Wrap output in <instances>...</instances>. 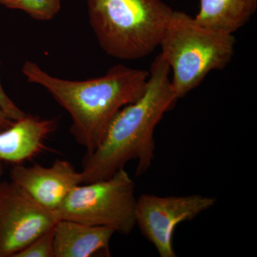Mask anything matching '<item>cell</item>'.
Listing matches in <instances>:
<instances>
[{
	"label": "cell",
	"instance_id": "obj_1",
	"mask_svg": "<svg viewBox=\"0 0 257 257\" xmlns=\"http://www.w3.org/2000/svg\"><path fill=\"white\" fill-rule=\"evenodd\" d=\"M149 73L143 95L116 114L100 145L84 157L82 184L109 178L131 160L138 161L137 176L150 170L155 159V128L178 98L171 83L170 67L160 54Z\"/></svg>",
	"mask_w": 257,
	"mask_h": 257
},
{
	"label": "cell",
	"instance_id": "obj_2",
	"mask_svg": "<svg viewBox=\"0 0 257 257\" xmlns=\"http://www.w3.org/2000/svg\"><path fill=\"white\" fill-rule=\"evenodd\" d=\"M22 72L29 82L45 88L69 113L71 133L85 149L86 155L100 145L116 114L143 95L150 74L149 71L117 64L101 77L67 80L50 75L31 61L24 63Z\"/></svg>",
	"mask_w": 257,
	"mask_h": 257
},
{
	"label": "cell",
	"instance_id": "obj_3",
	"mask_svg": "<svg viewBox=\"0 0 257 257\" xmlns=\"http://www.w3.org/2000/svg\"><path fill=\"white\" fill-rule=\"evenodd\" d=\"M89 23L103 50L135 60L160 45L174 10L162 0H87Z\"/></svg>",
	"mask_w": 257,
	"mask_h": 257
},
{
	"label": "cell",
	"instance_id": "obj_4",
	"mask_svg": "<svg viewBox=\"0 0 257 257\" xmlns=\"http://www.w3.org/2000/svg\"><path fill=\"white\" fill-rule=\"evenodd\" d=\"M234 35L203 26L190 15L174 10L159 47L172 77L177 98L197 88L214 70L225 68L232 60Z\"/></svg>",
	"mask_w": 257,
	"mask_h": 257
},
{
	"label": "cell",
	"instance_id": "obj_5",
	"mask_svg": "<svg viewBox=\"0 0 257 257\" xmlns=\"http://www.w3.org/2000/svg\"><path fill=\"white\" fill-rule=\"evenodd\" d=\"M135 184L124 168L111 177L79 184L57 213L59 219L113 228L128 234L136 226Z\"/></svg>",
	"mask_w": 257,
	"mask_h": 257
},
{
	"label": "cell",
	"instance_id": "obj_6",
	"mask_svg": "<svg viewBox=\"0 0 257 257\" xmlns=\"http://www.w3.org/2000/svg\"><path fill=\"white\" fill-rule=\"evenodd\" d=\"M216 199L200 194L160 197L144 194L137 198L136 226L161 257H176L173 237L176 228L192 221L216 204Z\"/></svg>",
	"mask_w": 257,
	"mask_h": 257
},
{
	"label": "cell",
	"instance_id": "obj_7",
	"mask_svg": "<svg viewBox=\"0 0 257 257\" xmlns=\"http://www.w3.org/2000/svg\"><path fill=\"white\" fill-rule=\"evenodd\" d=\"M59 220L14 182H0V257H14Z\"/></svg>",
	"mask_w": 257,
	"mask_h": 257
},
{
	"label": "cell",
	"instance_id": "obj_8",
	"mask_svg": "<svg viewBox=\"0 0 257 257\" xmlns=\"http://www.w3.org/2000/svg\"><path fill=\"white\" fill-rule=\"evenodd\" d=\"M10 177L34 200L53 211H57L70 192L83 183L81 172L66 160H56L49 167L16 164L10 170Z\"/></svg>",
	"mask_w": 257,
	"mask_h": 257
},
{
	"label": "cell",
	"instance_id": "obj_9",
	"mask_svg": "<svg viewBox=\"0 0 257 257\" xmlns=\"http://www.w3.org/2000/svg\"><path fill=\"white\" fill-rule=\"evenodd\" d=\"M57 127L55 119L27 114L0 132V160L16 165L31 160L45 148V140Z\"/></svg>",
	"mask_w": 257,
	"mask_h": 257
},
{
	"label": "cell",
	"instance_id": "obj_10",
	"mask_svg": "<svg viewBox=\"0 0 257 257\" xmlns=\"http://www.w3.org/2000/svg\"><path fill=\"white\" fill-rule=\"evenodd\" d=\"M115 233L109 226L60 219L55 226L53 257L109 256V243Z\"/></svg>",
	"mask_w": 257,
	"mask_h": 257
},
{
	"label": "cell",
	"instance_id": "obj_11",
	"mask_svg": "<svg viewBox=\"0 0 257 257\" xmlns=\"http://www.w3.org/2000/svg\"><path fill=\"white\" fill-rule=\"evenodd\" d=\"M257 0H200L194 17L206 28L234 35L256 13Z\"/></svg>",
	"mask_w": 257,
	"mask_h": 257
},
{
	"label": "cell",
	"instance_id": "obj_12",
	"mask_svg": "<svg viewBox=\"0 0 257 257\" xmlns=\"http://www.w3.org/2000/svg\"><path fill=\"white\" fill-rule=\"evenodd\" d=\"M0 5L9 9L20 10L35 20H52L61 9V0H0Z\"/></svg>",
	"mask_w": 257,
	"mask_h": 257
},
{
	"label": "cell",
	"instance_id": "obj_13",
	"mask_svg": "<svg viewBox=\"0 0 257 257\" xmlns=\"http://www.w3.org/2000/svg\"><path fill=\"white\" fill-rule=\"evenodd\" d=\"M55 226L37 236L14 257H53Z\"/></svg>",
	"mask_w": 257,
	"mask_h": 257
},
{
	"label": "cell",
	"instance_id": "obj_14",
	"mask_svg": "<svg viewBox=\"0 0 257 257\" xmlns=\"http://www.w3.org/2000/svg\"><path fill=\"white\" fill-rule=\"evenodd\" d=\"M0 65H1V61H0ZM0 108L13 121L23 119L27 115L26 113L20 109L5 92L2 84L1 79H0Z\"/></svg>",
	"mask_w": 257,
	"mask_h": 257
},
{
	"label": "cell",
	"instance_id": "obj_15",
	"mask_svg": "<svg viewBox=\"0 0 257 257\" xmlns=\"http://www.w3.org/2000/svg\"><path fill=\"white\" fill-rule=\"evenodd\" d=\"M14 122L15 121L10 119L8 114L0 108V132L10 128Z\"/></svg>",
	"mask_w": 257,
	"mask_h": 257
},
{
	"label": "cell",
	"instance_id": "obj_16",
	"mask_svg": "<svg viewBox=\"0 0 257 257\" xmlns=\"http://www.w3.org/2000/svg\"><path fill=\"white\" fill-rule=\"evenodd\" d=\"M3 162L0 160V177L3 175V171H4V167H3Z\"/></svg>",
	"mask_w": 257,
	"mask_h": 257
}]
</instances>
